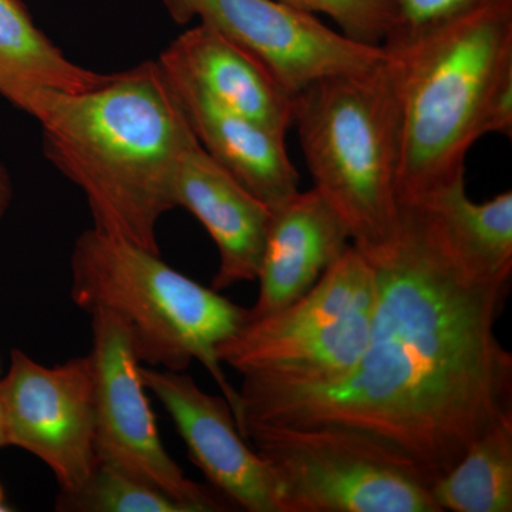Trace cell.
I'll return each instance as SVG.
<instances>
[{
	"instance_id": "9a60e30c",
	"label": "cell",
	"mask_w": 512,
	"mask_h": 512,
	"mask_svg": "<svg viewBox=\"0 0 512 512\" xmlns=\"http://www.w3.org/2000/svg\"><path fill=\"white\" fill-rule=\"evenodd\" d=\"M375 279L366 256L350 244L316 284L282 311L245 322L218 348L221 352L247 350L312 335L340 319L372 308Z\"/></svg>"
},
{
	"instance_id": "4fadbf2b",
	"label": "cell",
	"mask_w": 512,
	"mask_h": 512,
	"mask_svg": "<svg viewBox=\"0 0 512 512\" xmlns=\"http://www.w3.org/2000/svg\"><path fill=\"white\" fill-rule=\"evenodd\" d=\"M259 293L245 322L282 311L309 291L352 244L348 229L315 188L272 208Z\"/></svg>"
},
{
	"instance_id": "e0dca14e",
	"label": "cell",
	"mask_w": 512,
	"mask_h": 512,
	"mask_svg": "<svg viewBox=\"0 0 512 512\" xmlns=\"http://www.w3.org/2000/svg\"><path fill=\"white\" fill-rule=\"evenodd\" d=\"M419 204L431 212L451 247L468 264L485 275L511 279L512 191L474 202L463 178Z\"/></svg>"
},
{
	"instance_id": "7402d4cb",
	"label": "cell",
	"mask_w": 512,
	"mask_h": 512,
	"mask_svg": "<svg viewBox=\"0 0 512 512\" xmlns=\"http://www.w3.org/2000/svg\"><path fill=\"white\" fill-rule=\"evenodd\" d=\"M487 134L512 136V76L501 83L495 94L487 120Z\"/></svg>"
},
{
	"instance_id": "ffe728a7",
	"label": "cell",
	"mask_w": 512,
	"mask_h": 512,
	"mask_svg": "<svg viewBox=\"0 0 512 512\" xmlns=\"http://www.w3.org/2000/svg\"><path fill=\"white\" fill-rule=\"evenodd\" d=\"M313 15L329 16L343 35L366 43L383 46L392 30L394 0H279Z\"/></svg>"
},
{
	"instance_id": "ba28073f",
	"label": "cell",
	"mask_w": 512,
	"mask_h": 512,
	"mask_svg": "<svg viewBox=\"0 0 512 512\" xmlns=\"http://www.w3.org/2000/svg\"><path fill=\"white\" fill-rule=\"evenodd\" d=\"M164 2L175 22L200 19L247 49L293 97L325 77L375 69L387 57L383 46L356 42L279 0Z\"/></svg>"
},
{
	"instance_id": "5bb4252c",
	"label": "cell",
	"mask_w": 512,
	"mask_h": 512,
	"mask_svg": "<svg viewBox=\"0 0 512 512\" xmlns=\"http://www.w3.org/2000/svg\"><path fill=\"white\" fill-rule=\"evenodd\" d=\"M158 62L190 77L224 106L286 136L295 97L261 60L217 29L200 23L171 42Z\"/></svg>"
},
{
	"instance_id": "8fae6325",
	"label": "cell",
	"mask_w": 512,
	"mask_h": 512,
	"mask_svg": "<svg viewBox=\"0 0 512 512\" xmlns=\"http://www.w3.org/2000/svg\"><path fill=\"white\" fill-rule=\"evenodd\" d=\"M174 204L201 222L218 249L215 291L258 279L271 208L218 164L195 136L178 161Z\"/></svg>"
},
{
	"instance_id": "6da1fadb",
	"label": "cell",
	"mask_w": 512,
	"mask_h": 512,
	"mask_svg": "<svg viewBox=\"0 0 512 512\" xmlns=\"http://www.w3.org/2000/svg\"><path fill=\"white\" fill-rule=\"evenodd\" d=\"M359 249L372 266L369 340L336 383L286 387L242 377L238 427L336 426L372 437L436 483L512 413V355L498 339L511 279L468 264L421 204Z\"/></svg>"
},
{
	"instance_id": "7c38bea8",
	"label": "cell",
	"mask_w": 512,
	"mask_h": 512,
	"mask_svg": "<svg viewBox=\"0 0 512 512\" xmlns=\"http://www.w3.org/2000/svg\"><path fill=\"white\" fill-rule=\"evenodd\" d=\"M160 66L198 143L239 183L271 210L299 191L285 136L224 106L184 73Z\"/></svg>"
},
{
	"instance_id": "ac0fdd59",
	"label": "cell",
	"mask_w": 512,
	"mask_h": 512,
	"mask_svg": "<svg viewBox=\"0 0 512 512\" xmlns=\"http://www.w3.org/2000/svg\"><path fill=\"white\" fill-rule=\"evenodd\" d=\"M430 493L440 512H511L512 413L474 440Z\"/></svg>"
},
{
	"instance_id": "d4e9b609",
	"label": "cell",
	"mask_w": 512,
	"mask_h": 512,
	"mask_svg": "<svg viewBox=\"0 0 512 512\" xmlns=\"http://www.w3.org/2000/svg\"><path fill=\"white\" fill-rule=\"evenodd\" d=\"M0 511H9V508H6L5 493H3L2 487H0Z\"/></svg>"
},
{
	"instance_id": "8992f818",
	"label": "cell",
	"mask_w": 512,
	"mask_h": 512,
	"mask_svg": "<svg viewBox=\"0 0 512 512\" xmlns=\"http://www.w3.org/2000/svg\"><path fill=\"white\" fill-rule=\"evenodd\" d=\"M242 436L271 473L279 512H440L419 473L359 431L247 423Z\"/></svg>"
},
{
	"instance_id": "277c9868",
	"label": "cell",
	"mask_w": 512,
	"mask_h": 512,
	"mask_svg": "<svg viewBox=\"0 0 512 512\" xmlns=\"http://www.w3.org/2000/svg\"><path fill=\"white\" fill-rule=\"evenodd\" d=\"M70 295L80 309L124 323L141 362L184 372L194 360L210 372L238 417V390L218 348L244 325L247 309L165 264L160 254L87 229L74 242Z\"/></svg>"
},
{
	"instance_id": "30bf717a",
	"label": "cell",
	"mask_w": 512,
	"mask_h": 512,
	"mask_svg": "<svg viewBox=\"0 0 512 512\" xmlns=\"http://www.w3.org/2000/svg\"><path fill=\"white\" fill-rule=\"evenodd\" d=\"M144 386L160 400L210 487L231 507L279 512L271 473L242 436L224 396H212L190 375L140 367Z\"/></svg>"
},
{
	"instance_id": "44dd1931",
	"label": "cell",
	"mask_w": 512,
	"mask_h": 512,
	"mask_svg": "<svg viewBox=\"0 0 512 512\" xmlns=\"http://www.w3.org/2000/svg\"><path fill=\"white\" fill-rule=\"evenodd\" d=\"M500 0H394V20L383 47L416 39L441 23Z\"/></svg>"
},
{
	"instance_id": "52a82bcc",
	"label": "cell",
	"mask_w": 512,
	"mask_h": 512,
	"mask_svg": "<svg viewBox=\"0 0 512 512\" xmlns=\"http://www.w3.org/2000/svg\"><path fill=\"white\" fill-rule=\"evenodd\" d=\"M89 315L97 461L160 488L197 512L229 510L214 488L190 480L165 450L124 323L103 309Z\"/></svg>"
},
{
	"instance_id": "603a6c76",
	"label": "cell",
	"mask_w": 512,
	"mask_h": 512,
	"mask_svg": "<svg viewBox=\"0 0 512 512\" xmlns=\"http://www.w3.org/2000/svg\"><path fill=\"white\" fill-rule=\"evenodd\" d=\"M13 198V185L8 171L0 164V220L5 217Z\"/></svg>"
},
{
	"instance_id": "9c48e42d",
	"label": "cell",
	"mask_w": 512,
	"mask_h": 512,
	"mask_svg": "<svg viewBox=\"0 0 512 512\" xmlns=\"http://www.w3.org/2000/svg\"><path fill=\"white\" fill-rule=\"evenodd\" d=\"M0 402L9 446L43 461L62 493H73L89 480L97 464L89 355L47 367L13 349L0 380Z\"/></svg>"
},
{
	"instance_id": "5b68a950",
	"label": "cell",
	"mask_w": 512,
	"mask_h": 512,
	"mask_svg": "<svg viewBox=\"0 0 512 512\" xmlns=\"http://www.w3.org/2000/svg\"><path fill=\"white\" fill-rule=\"evenodd\" d=\"M293 126L320 197L356 248L375 247L400 218L402 124L389 55L375 69L309 84L295 96Z\"/></svg>"
},
{
	"instance_id": "cb8c5ba5",
	"label": "cell",
	"mask_w": 512,
	"mask_h": 512,
	"mask_svg": "<svg viewBox=\"0 0 512 512\" xmlns=\"http://www.w3.org/2000/svg\"><path fill=\"white\" fill-rule=\"evenodd\" d=\"M8 430H6L5 413H3L2 402H0V448L8 447Z\"/></svg>"
},
{
	"instance_id": "7a4b0ae2",
	"label": "cell",
	"mask_w": 512,
	"mask_h": 512,
	"mask_svg": "<svg viewBox=\"0 0 512 512\" xmlns=\"http://www.w3.org/2000/svg\"><path fill=\"white\" fill-rule=\"evenodd\" d=\"M26 113L42 126L47 160L86 195L93 228L160 254L158 221L175 208L178 161L194 137L160 63L89 92L43 90Z\"/></svg>"
},
{
	"instance_id": "3957f363",
	"label": "cell",
	"mask_w": 512,
	"mask_h": 512,
	"mask_svg": "<svg viewBox=\"0 0 512 512\" xmlns=\"http://www.w3.org/2000/svg\"><path fill=\"white\" fill-rule=\"evenodd\" d=\"M386 49V47H384ZM400 107V204L466 178L491 104L512 76V0H500L386 49Z\"/></svg>"
},
{
	"instance_id": "d6986e66",
	"label": "cell",
	"mask_w": 512,
	"mask_h": 512,
	"mask_svg": "<svg viewBox=\"0 0 512 512\" xmlns=\"http://www.w3.org/2000/svg\"><path fill=\"white\" fill-rule=\"evenodd\" d=\"M57 511L77 512H197L160 488L97 461L96 468L73 493H62Z\"/></svg>"
},
{
	"instance_id": "2e32d148",
	"label": "cell",
	"mask_w": 512,
	"mask_h": 512,
	"mask_svg": "<svg viewBox=\"0 0 512 512\" xmlns=\"http://www.w3.org/2000/svg\"><path fill=\"white\" fill-rule=\"evenodd\" d=\"M111 76L67 59L37 28L22 0H0V96L13 106L26 113L43 90L89 92Z\"/></svg>"
}]
</instances>
